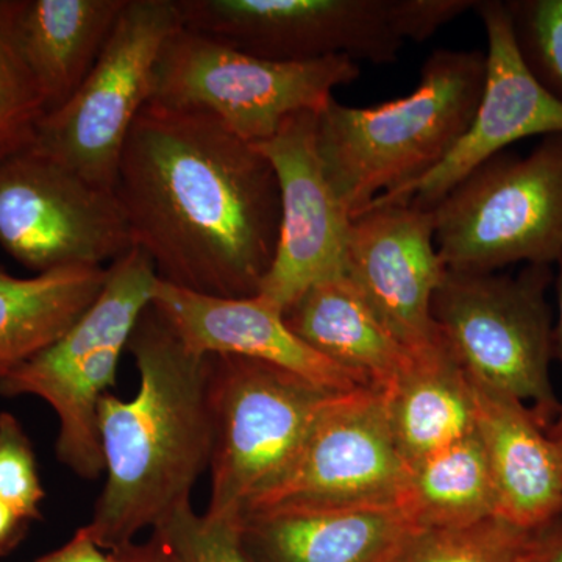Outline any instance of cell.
<instances>
[{
  "label": "cell",
  "instance_id": "603a6c76",
  "mask_svg": "<svg viewBox=\"0 0 562 562\" xmlns=\"http://www.w3.org/2000/svg\"><path fill=\"white\" fill-rule=\"evenodd\" d=\"M398 508L414 528H452L497 517V495L476 431L408 468Z\"/></svg>",
  "mask_w": 562,
  "mask_h": 562
},
{
  "label": "cell",
  "instance_id": "ba28073f",
  "mask_svg": "<svg viewBox=\"0 0 562 562\" xmlns=\"http://www.w3.org/2000/svg\"><path fill=\"white\" fill-rule=\"evenodd\" d=\"M360 76V63L350 58L265 60L181 27L158 57L149 105L206 114L238 138L260 144L292 114L319 113L336 88Z\"/></svg>",
  "mask_w": 562,
  "mask_h": 562
},
{
  "label": "cell",
  "instance_id": "d4e9b609",
  "mask_svg": "<svg viewBox=\"0 0 562 562\" xmlns=\"http://www.w3.org/2000/svg\"><path fill=\"white\" fill-rule=\"evenodd\" d=\"M46 102L16 47L11 0H0V158L31 143Z\"/></svg>",
  "mask_w": 562,
  "mask_h": 562
},
{
  "label": "cell",
  "instance_id": "277c9868",
  "mask_svg": "<svg viewBox=\"0 0 562 562\" xmlns=\"http://www.w3.org/2000/svg\"><path fill=\"white\" fill-rule=\"evenodd\" d=\"M181 27L265 60L397 61L476 0H177Z\"/></svg>",
  "mask_w": 562,
  "mask_h": 562
},
{
  "label": "cell",
  "instance_id": "2e32d148",
  "mask_svg": "<svg viewBox=\"0 0 562 562\" xmlns=\"http://www.w3.org/2000/svg\"><path fill=\"white\" fill-rule=\"evenodd\" d=\"M151 305L198 353L268 362L333 392L369 387L302 341L284 313L258 295L213 297L160 280Z\"/></svg>",
  "mask_w": 562,
  "mask_h": 562
},
{
  "label": "cell",
  "instance_id": "4316f807",
  "mask_svg": "<svg viewBox=\"0 0 562 562\" xmlns=\"http://www.w3.org/2000/svg\"><path fill=\"white\" fill-rule=\"evenodd\" d=\"M180 562H254L244 547L241 527L198 514L184 503L154 528Z\"/></svg>",
  "mask_w": 562,
  "mask_h": 562
},
{
  "label": "cell",
  "instance_id": "d590c367",
  "mask_svg": "<svg viewBox=\"0 0 562 562\" xmlns=\"http://www.w3.org/2000/svg\"><path fill=\"white\" fill-rule=\"evenodd\" d=\"M560 517H561V519H562V509H561V514H560Z\"/></svg>",
  "mask_w": 562,
  "mask_h": 562
},
{
  "label": "cell",
  "instance_id": "3957f363",
  "mask_svg": "<svg viewBox=\"0 0 562 562\" xmlns=\"http://www.w3.org/2000/svg\"><path fill=\"white\" fill-rule=\"evenodd\" d=\"M486 55L436 49L408 95L372 106L335 98L317 113L322 165L351 220L375 199L395 198L454 149L482 98Z\"/></svg>",
  "mask_w": 562,
  "mask_h": 562
},
{
  "label": "cell",
  "instance_id": "d6986e66",
  "mask_svg": "<svg viewBox=\"0 0 562 562\" xmlns=\"http://www.w3.org/2000/svg\"><path fill=\"white\" fill-rule=\"evenodd\" d=\"M125 5L127 0H11L14 41L46 113L79 90Z\"/></svg>",
  "mask_w": 562,
  "mask_h": 562
},
{
  "label": "cell",
  "instance_id": "1f68e13d",
  "mask_svg": "<svg viewBox=\"0 0 562 562\" xmlns=\"http://www.w3.org/2000/svg\"><path fill=\"white\" fill-rule=\"evenodd\" d=\"M31 520L0 498V560L13 553L27 536Z\"/></svg>",
  "mask_w": 562,
  "mask_h": 562
},
{
  "label": "cell",
  "instance_id": "e0dca14e",
  "mask_svg": "<svg viewBox=\"0 0 562 562\" xmlns=\"http://www.w3.org/2000/svg\"><path fill=\"white\" fill-rule=\"evenodd\" d=\"M471 379V376H469ZM476 435L486 453L497 517L531 531L560 517L562 454L519 398L471 379Z\"/></svg>",
  "mask_w": 562,
  "mask_h": 562
},
{
  "label": "cell",
  "instance_id": "ffe728a7",
  "mask_svg": "<svg viewBox=\"0 0 562 562\" xmlns=\"http://www.w3.org/2000/svg\"><path fill=\"white\" fill-rule=\"evenodd\" d=\"M284 321L313 350L373 390L386 391L412 357L347 276L303 292Z\"/></svg>",
  "mask_w": 562,
  "mask_h": 562
},
{
  "label": "cell",
  "instance_id": "ac0fdd59",
  "mask_svg": "<svg viewBox=\"0 0 562 562\" xmlns=\"http://www.w3.org/2000/svg\"><path fill=\"white\" fill-rule=\"evenodd\" d=\"M239 525L254 562H387L414 528L398 506L250 514Z\"/></svg>",
  "mask_w": 562,
  "mask_h": 562
},
{
  "label": "cell",
  "instance_id": "d6a6232c",
  "mask_svg": "<svg viewBox=\"0 0 562 562\" xmlns=\"http://www.w3.org/2000/svg\"><path fill=\"white\" fill-rule=\"evenodd\" d=\"M554 297L557 312L553 313V361L562 368V255L553 266Z\"/></svg>",
  "mask_w": 562,
  "mask_h": 562
},
{
  "label": "cell",
  "instance_id": "836d02e7",
  "mask_svg": "<svg viewBox=\"0 0 562 562\" xmlns=\"http://www.w3.org/2000/svg\"><path fill=\"white\" fill-rule=\"evenodd\" d=\"M546 430L549 432L552 441L557 443L558 450H560L562 454V405L558 408V412L554 413L552 420L547 424Z\"/></svg>",
  "mask_w": 562,
  "mask_h": 562
},
{
  "label": "cell",
  "instance_id": "30bf717a",
  "mask_svg": "<svg viewBox=\"0 0 562 562\" xmlns=\"http://www.w3.org/2000/svg\"><path fill=\"white\" fill-rule=\"evenodd\" d=\"M179 29L177 0H127L94 68L68 101L41 117L29 144L116 192L125 140L150 101L162 47Z\"/></svg>",
  "mask_w": 562,
  "mask_h": 562
},
{
  "label": "cell",
  "instance_id": "44dd1931",
  "mask_svg": "<svg viewBox=\"0 0 562 562\" xmlns=\"http://www.w3.org/2000/svg\"><path fill=\"white\" fill-rule=\"evenodd\" d=\"M384 401L395 446L408 468L476 431L471 379L442 336L412 350Z\"/></svg>",
  "mask_w": 562,
  "mask_h": 562
},
{
  "label": "cell",
  "instance_id": "6da1fadb",
  "mask_svg": "<svg viewBox=\"0 0 562 562\" xmlns=\"http://www.w3.org/2000/svg\"><path fill=\"white\" fill-rule=\"evenodd\" d=\"M116 195L158 279L213 297L257 295L280 233L279 180L254 144L201 113L147 103Z\"/></svg>",
  "mask_w": 562,
  "mask_h": 562
},
{
  "label": "cell",
  "instance_id": "e575fe53",
  "mask_svg": "<svg viewBox=\"0 0 562 562\" xmlns=\"http://www.w3.org/2000/svg\"><path fill=\"white\" fill-rule=\"evenodd\" d=\"M33 562H49V561H47L46 557H44V554H43V557H40L38 560H35Z\"/></svg>",
  "mask_w": 562,
  "mask_h": 562
},
{
  "label": "cell",
  "instance_id": "8fae6325",
  "mask_svg": "<svg viewBox=\"0 0 562 562\" xmlns=\"http://www.w3.org/2000/svg\"><path fill=\"white\" fill-rule=\"evenodd\" d=\"M0 246L44 273L113 265L133 239L116 192L25 144L0 158Z\"/></svg>",
  "mask_w": 562,
  "mask_h": 562
},
{
  "label": "cell",
  "instance_id": "7c38bea8",
  "mask_svg": "<svg viewBox=\"0 0 562 562\" xmlns=\"http://www.w3.org/2000/svg\"><path fill=\"white\" fill-rule=\"evenodd\" d=\"M406 479L408 465L392 436L384 392L358 387L333 395L290 464L251 498L243 517L398 506Z\"/></svg>",
  "mask_w": 562,
  "mask_h": 562
},
{
  "label": "cell",
  "instance_id": "7402d4cb",
  "mask_svg": "<svg viewBox=\"0 0 562 562\" xmlns=\"http://www.w3.org/2000/svg\"><path fill=\"white\" fill-rule=\"evenodd\" d=\"M109 268H66L31 279L0 268V376L32 360L83 316Z\"/></svg>",
  "mask_w": 562,
  "mask_h": 562
},
{
  "label": "cell",
  "instance_id": "83f0119b",
  "mask_svg": "<svg viewBox=\"0 0 562 562\" xmlns=\"http://www.w3.org/2000/svg\"><path fill=\"white\" fill-rule=\"evenodd\" d=\"M46 492L27 432L11 413H0V498L25 519H41Z\"/></svg>",
  "mask_w": 562,
  "mask_h": 562
},
{
  "label": "cell",
  "instance_id": "52a82bcc",
  "mask_svg": "<svg viewBox=\"0 0 562 562\" xmlns=\"http://www.w3.org/2000/svg\"><path fill=\"white\" fill-rule=\"evenodd\" d=\"M552 266L509 273L446 271L431 314L443 341L475 382L519 398L547 427L560 408L550 366Z\"/></svg>",
  "mask_w": 562,
  "mask_h": 562
},
{
  "label": "cell",
  "instance_id": "f546056e",
  "mask_svg": "<svg viewBox=\"0 0 562 562\" xmlns=\"http://www.w3.org/2000/svg\"><path fill=\"white\" fill-rule=\"evenodd\" d=\"M44 557L49 562H121L113 553L101 549L81 528L68 542Z\"/></svg>",
  "mask_w": 562,
  "mask_h": 562
},
{
  "label": "cell",
  "instance_id": "f1b7e54d",
  "mask_svg": "<svg viewBox=\"0 0 562 562\" xmlns=\"http://www.w3.org/2000/svg\"><path fill=\"white\" fill-rule=\"evenodd\" d=\"M524 562H562L561 517L530 531Z\"/></svg>",
  "mask_w": 562,
  "mask_h": 562
},
{
  "label": "cell",
  "instance_id": "5b68a950",
  "mask_svg": "<svg viewBox=\"0 0 562 562\" xmlns=\"http://www.w3.org/2000/svg\"><path fill=\"white\" fill-rule=\"evenodd\" d=\"M158 279L150 258L133 247L109 266L90 308L46 350L0 376V395H35L58 417L57 458L76 475L105 472L99 403L116 382L122 350L154 302Z\"/></svg>",
  "mask_w": 562,
  "mask_h": 562
},
{
  "label": "cell",
  "instance_id": "9a60e30c",
  "mask_svg": "<svg viewBox=\"0 0 562 562\" xmlns=\"http://www.w3.org/2000/svg\"><path fill=\"white\" fill-rule=\"evenodd\" d=\"M475 10L486 33V76L468 132L435 171L401 195L379 201H413L431 209L458 181L512 144L531 136L562 135V101L524 61L505 2L482 0Z\"/></svg>",
  "mask_w": 562,
  "mask_h": 562
},
{
  "label": "cell",
  "instance_id": "7a4b0ae2",
  "mask_svg": "<svg viewBox=\"0 0 562 562\" xmlns=\"http://www.w3.org/2000/svg\"><path fill=\"white\" fill-rule=\"evenodd\" d=\"M139 372L131 401L99 403L105 486L81 530L101 549H120L191 503L210 468L211 357L191 350L150 305L127 344Z\"/></svg>",
  "mask_w": 562,
  "mask_h": 562
},
{
  "label": "cell",
  "instance_id": "5bb4252c",
  "mask_svg": "<svg viewBox=\"0 0 562 562\" xmlns=\"http://www.w3.org/2000/svg\"><path fill=\"white\" fill-rule=\"evenodd\" d=\"M346 276L409 350L441 338L431 305L446 268L436 249L431 209L373 201L351 220Z\"/></svg>",
  "mask_w": 562,
  "mask_h": 562
},
{
  "label": "cell",
  "instance_id": "cb8c5ba5",
  "mask_svg": "<svg viewBox=\"0 0 562 562\" xmlns=\"http://www.w3.org/2000/svg\"><path fill=\"white\" fill-rule=\"evenodd\" d=\"M528 535L501 517L465 527L413 528L387 562H524Z\"/></svg>",
  "mask_w": 562,
  "mask_h": 562
},
{
  "label": "cell",
  "instance_id": "4fadbf2b",
  "mask_svg": "<svg viewBox=\"0 0 562 562\" xmlns=\"http://www.w3.org/2000/svg\"><path fill=\"white\" fill-rule=\"evenodd\" d=\"M317 113L292 114L265 143L254 144L279 180L280 233L276 257L257 295L280 312L325 280L346 276L351 217L322 165Z\"/></svg>",
  "mask_w": 562,
  "mask_h": 562
},
{
  "label": "cell",
  "instance_id": "8992f818",
  "mask_svg": "<svg viewBox=\"0 0 562 562\" xmlns=\"http://www.w3.org/2000/svg\"><path fill=\"white\" fill-rule=\"evenodd\" d=\"M446 271L554 266L562 255V135L527 155L502 151L431 206Z\"/></svg>",
  "mask_w": 562,
  "mask_h": 562
},
{
  "label": "cell",
  "instance_id": "4dcf8cb0",
  "mask_svg": "<svg viewBox=\"0 0 562 562\" xmlns=\"http://www.w3.org/2000/svg\"><path fill=\"white\" fill-rule=\"evenodd\" d=\"M110 552L121 562H180L160 532L155 530L147 541L125 543Z\"/></svg>",
  "mask_w": 562,
  "mask_h": 562
},
{
  "label": "cell",
  "instance_id": "9c48e42d",
  "mask_svg": "<svg viewBox=\"0 0 562 562\" xmlns=\"http://www.w3.org/2000/svg\"><path fill=\"white\" fill-rule=\"evenodd\" d=\"M210 357L211 490L203 514L239 525L251 498L290 464L317 414L339 392L268 362Z\"/></svg>",
  "mask_w": 562,
  "mask_h": 562
},
{
  "label": "cell",
  "instance_id": "484cf974",
  "mask_svg": "<svg viewBox=\"0 0 562 562\" xmlns=\"http://www.w3.org/2000/svg\"><path fill=\"white\" fill-rule=\"evenodd\" d=\"M524 61L562 101V0H505Z\"/></svg>",
  "mask_w": 562,
  "mask_h": 562
}]
</instances>
